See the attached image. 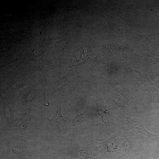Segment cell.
I'll use <instances>...</instances> for the list:
<instances>
[{
    "mask_svg": "<svg viewBox=\"0 0 159 159\" xmlns=\"http://www.w3.org/2000/svg\"><path fill=\"white\" fill-rule=\"evenodd\" d=\"M62 104L57 107L53 117H47L49 125L57 137L60 139L63 138L68 130L67 121L64 120L62 113Z\"/></svg>",
    "mask_w": 159,
    "mask_h": 159,
    "instance_id": "cell-1",
    "label": "cell"
},
{
    "mask_svg": "<svg viewBox=\"0 0 159 159\" xmlns=\"http://www.w3.org/2000/svg\"><path fill=\"white\" fill-rule=\"evenodd\" d=\"M121 120L123 123L134 132L141 133L150 138L153 140H159V136L149 132L139 122L126 117H122Z\"/></svg>",
    "mask_w": 159,
    "mask_h": 159,
    "instance_id": "cell-2",
    "label": "cell"
},
{
    "mask_svg": "<svg viewBox=\"0 0 159 159\" xmlns=\"http://www.w3.org/2000/svg\"><path fill=\"white\" fill-rule=\"evenodd\" d=\"M119 143L117 139L114 137L110 138L104 142L99 143L102 154L104 156H108L119 151Z\"/></svg>",
    "mask_w": 159,
    "mask_h": 159,
    "instance_id": "cell-3",
    "label": "cell"
},
{
    "mask_svg": "<svg viewBox=\"0 0 159 159\" xmlns=\"http://www.w3.org/2000/svg\"><path fill=\"white\" fill-rule=\"evenodd\" d=\"M125 140L122 145L125 149V153L122 157H123L127 154L132 155L134 152L135 147L134 143L130 138L123 136Z\"/></svg>",
    "mask_w": 159,
    "mask_h": 159,
    "instance_id": "cell-4",
    "label": "cell"
},
{
    "mask_svg": "<svg viewBox=\"0 0 159 159\" xmlns=\"http://www.w3.org/2000/svg\"><path fill=\"white\" fill-rule=\"evenodd\" d=\"M87 110L84 113L80 115L77 114L73 120L72 125L73 126H79L84 125L85 124L89 122V118L88 117Z\"/></svg>",
    "mask_w": 159,
    "mask_h": 159,
    "instance_id": "cell-5",
    "label": "cell"
},
{
    "mask_svg": "<svg viewBox=\"0 0 159 159\" xmlns=\"http://www.w3.org/2000/svg\"><path fill=\"white\" fill-rule=\"evenodd\" d=\"M62 80L57 81L53 83L49 86L48 89V95L53 96L57 92L60 91L67 85Z\"/></svg>",
    "mask_w": 159,
    "mask_h": 159,
    "instance_id": "cell-6",
    "label": "cell"
},
{
    "mask_svg": "<svg viewBox=\"0 0 159 159\" xmlns=\"http://www.w3.org/2000/svg\"><path fill=\"white\" fill-rule=\"evenodd\" d=\"M131 159H148V155L145 151L142 150V154L140 156L137 158H135L133 156L130 157Z\"/></svg>",
    "mask_w": 159,
    "mask_h": 159,
    "instance_id": "cell-7",
    "label": "cell"
}]
</instances>
